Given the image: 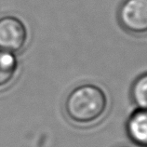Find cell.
I'll list each match as a JSON object with an SVG mask.
<instances>
[{"label":"cell","mask_w":147,"mask_h":147,"mask_svg":"<svg viewBox=\"0 0 147 147\" xmlns=\"http://www.w3.org/2000/svg\"><path fill=\"white\" fill-rule=\"evenodd\" d=\"M120 147H129V146H120Z\"/></svg>","instance_id":"obj_7"},{"label":"cell","mask_w":147,"mask_h":147,"mask_svg":"<svg viewBox=\"0 0 147 147\" xmlns=\"http://www.w3.org/2000/svg\"><path fill=\"white\" fill-rule=\"evenodd\" d=\"M18 68L15 53L0 50V88L5 87L13 79Z\"/></svg>","instance_id":"obj_5"},{"label":"cell","mask_w":147,"mask_h":147,"mask_svg":"<svg viewBox=\"0 0 147 147\" xmlns=\"http://www.w3.org/2000/svg\"><path fill=\"white\" fill-rule=\"evenodd\" d=\"M67 117L77 124L97 121L105 113L107 97L102 88L92 84L81 85L69 93L64 103Z\"/></svg>","instance_id":"obj_1"},{"label":"cell","mask_w":147,"mask_h":147,"mask_svg":"<svg viewBox=\"0 0 147 147\" xmlns=\"http://www.w3.org/2000/svg\"><path fill=\"white\" fill-rule=\"evenodd\" d=\"M129 140L140 147H147V110L137 109L127 121Z\"/></svg>","instance_id":"obj_4"},{"label":"cell","mask_w":147,"mask_h":147,"mask_svg":"<svg viewBox=\"0 0 147 147\" xmlns=\"http://www.w3.org/2000/svg\"><path fill=\"white\" fill-rule=\"evenodd\" d=\"M27 29L20 19L11 15L0 18V50L16 53L24 48Z\"/></svg>","instance_id":"obj_2"},{"label":"cell","mask_w":147,"mask_h":147,"mask_svg":"<svg viewBox=\"0 0 147 147\" xmlns=\"http://www.w3.org/2000/svg\"><path fill=\"white\" fill-rule=\"evenodd\" d=\"M118 20L127 32L147 33V0H125L118 10Z\"/></svg>","instance_id":"obj_3"},{"label":"cell","mask_w":147,"mask_h":147,"mask_svg":"<svg viewBox=\"0 0 147 147\" xmlns=\"http://www.w3.org/2000/svg\"><path fill=\"white\" fill-rule=\"evenodd\" d=\"M131 98L138 109L147 110V73L134 81L131 88Z\"/></svg>","instance_id":"obj_6"}]
</instances>
